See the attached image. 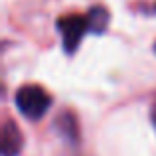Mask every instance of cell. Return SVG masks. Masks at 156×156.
Instances as JSON below:
<instances>
[{
	"instance_id": "3",
	"label": "cell",
	"mask_w": 156,
	"mask_h": 156,
	"mask_svg": "<svg viewBox=\"0 0 156 156\" xmlns=\"http://www.w3.org/2000/svg\"><path fill=\"white\" fill-rule=\"evenodd\" d=\"M24 146V134L14 121H6L2 126V156H18Z\"/></svg>"
},
{
	"instance_id": "1",
	"label": "cell",
	"mask_w": 156,
	"mask_h": 156,
	"mask_svg": "<svg viewBox=\"0 0 156 156\" xmlns=\"http://www.w3.org/2000/svg\"><path fill=\"white\" fill-rule=\"evenodd\" d=\"M16 107L30 121H40L51 107V95L40 85H24L16 93Z\"/></svg>"
},
{
	"instance_id": "6",
	"label": "cell",
	"mask_w": 156,
	"mask_h": 156,
	"mask_svg": "<svg viewBox=\"0 0 156 156\" xmlns=\"http://www.w3.org/2000/svg\"><path fill=\"white\" fill-rule=\"evenodd\" d=\"M154 51H156V44H154Z\"/></svg>"
},
{
	"instance_id": "4",
	"label": "cell",
	"mask_w": 156,
	"mask_h": 156,
	"mask_svg": "<svg viewBox=\"0 0 156 156\" xmlns=\"http://www.w3.org/2000/svg\"><path fill=\"white\" fill-rule=\"evenodd\" d=\"M55 129L57 133L61 134L63 138H67L69 142H75L77 140V121L71 113H61L59 117L55 119Z\"/></svg>"
},
{
	"instance_id": "5",
	"label": "cell",
	"mask_w": 156,
	"mask_h": 156,
	"mask_svg": "<svg viewBox=\"0 0 156 156\" xmlns=\"http://www.w3.org/2000/svg\"><path fill=\"white\" fill-rule=\"evenodd\" d=\"M150 119H152V125H154V130H156V101L152 103V109H150Z\"/></svg>"
},
{
	"instance_id": "2",
	"label": "cell",
	"mask_w": 156,
	"mask_h": 156,
	"mask_svg": "<svg viewBox=\"0 0 156 156\" xmlns=\"http://www.w3.org/2000/svg\"><path fill=\"white\" fill-rule=\"evenodd\" d=\"M57 32L61 36V44L63 50L67 53H73L79 48L81 40L93 32V22L89 18V14L81 16V14H69V16H61L57 20Z\"/></svg>"
}]
</instances>
